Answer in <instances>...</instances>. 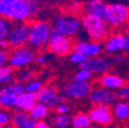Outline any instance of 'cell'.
<instances>
[{"instance_id": "60d3db41", "label": "cell", "mask_w": 129, "mask_h": 128, "mask_svg": "<svg viewBox=\"0 0 129 128\" xmlns=\"http://www.w3.org/2000/svg\"><path fill=\"white\" fill-rule=\"evenodd\" d=\"M7 47H9V43H8L7 38L0 40V49H6Z\"/></svg>"}, {"instance_id": "4316f807", "label": "cell", "mask_w": 129, "mask_h": 128, "mask_svg": "<svg viewBox=\"0 0 129 128\" xmlns=\"http://www.w3.org/2000/svg\"><path fill=\"white\" fill-rule=\"evenodd\" d=\"M11 27H12L11 21L0 15V40L7 38Z\"/></svg>"}, {"instance_id": "7c38bea8", "label": "cell", "mask_w": 129, "mask_h": 128, "mask_svg": "<svg viewBox=\"0 0 129 128\" xmlns=\"http://www.w3.org/2000/svg\"><path fill=\"white\" fill-rule=\"evenodd\" d=\"M37 101L40 104L45 105L49 110L55 109V107L64 102V95H59L57 90L52 86H43L37 92Z\"/></svg>"}, {"instance_id": "8992f818", "label": "cell", "mask_w": 129, "mask_h": 128, "mask_svg": "<svg viewBox=\"0 0 129 128\" xmlns=\"http://www.w3.org/2000/svg\"><path fill=\"white\" fill-rule=\"evenodd\" d=\"M106 21L112 28H120L129 22V6L115 2L108 4Z\"/></svg>"}, {"instance_id": "3957f363", "label": "cell", "mask_w": 129, "mask_h": 128, "mask_svg": "<svg viewBox=\"0 0 129 128\" xmlns=\"http://www.w3.org/2000/svg\"><path fill=\"white\" fill-rule=\"evenodd\" d=\"M51 25L46 21H35L31 23L30 37L28 45L34 50H40L47 46L51 32Z\"/></svg>"}, {"instance_id": "7bdbcfd3", "label": "cell", "mask_w": 129, "mask_h": 128, "mask_svg": "<svg viewBox=\"0 0 129 128\" xmlns=\"http://www.w3.org/2000/svg\"><path fill=\"white\" fill-rule=\"evenodd\" d=\"M34 1H36V2L40 3V2H44V1H45V0H34Z\"/></svg>"}, {"instance_id": "7a4b0ae2", "label": "cell", "mask_w": 129, "mask_h": 128, "mask_svg": "<svg viewBox=\"0 0 129 128\" xmlns=\"http://www.w3.org/2000/svg\"><path fill=\"white\" fill-rule=\"evenodd\" d=\"M82 28L91 40L100 42L105 41L111 31V26L106 19L87 13L82 18Z\"/></svg>"}, {"instance_id": "ba28073f", "label": "cell", "mask_w": 129, "mask_h": 128, "mask_svg": "<svg viewBox=\"0 0 129 128\" xmlns=\"http://www.w3.org/2000/svg\"><path fill=\"white\" fill-rule=\"evenodd\" d=\"M36 53L33 48L30 46H21L18 48H13L11 53L9 54L8 66L12 69H23L29 66L30 63L35 61Z\"/></svg>"}, {"instance_id": "ee69618b", "label": "cell", "mask_w": 129, "mask_h": 128, "mask_svg": "<svg viewBox=\"0 0 129 128\" xmlns=\"http://www.w3.org/2000/svg\"><path fill=\"white\" fill-rule=\"evenodd\" d=\"M127 80H128V81H129V74L127 75Z\"/></svg>"}, {"instance_id": "d6a6232c", "label": "cell", "mask_w": 129, "mask_h": 128, "mask_svg": "<svg viewBox=\"0 0 129 128\" xmlns=\"http://www.w3.org/2000/svg\"><path fill=\"white\" fill-rule=\"evenodd\" d=\"M13 79H14V75L12 72L2 74L0 76V85H7L13 81Z\"/></svg>"}, {"instance_id": "6da1fadb", "label": "cell", "mask_w": 129, "mask_h": 128, "mask_svg": "<svg viewBox=\"0 0 129 128\" xmlns=\"http://www.w3.org/2000/svg\"><path fill=\"white\" fill-rule=\"evenodd\" d=\"M39 4L34 0H0V15L11 22H28L35 17Z\"/></svg>"}, {"instance_id": "e0dca14e", "label": "cell", "mask_w": 129, "mask_h": 128, "mask_svg": "<svg viewBox=\"0 0 129 128\" xmlns=\"http://www.w3.org/2000/svg\"><path fill=\"white\" fill-rule=\"evenodd\" d=\"M99 84L103 87L112 90H118L120 87H122L125 84V81L122 77H120L117 74L106 72L103 75H101L99 79Z\"/></svg>"}, {"instance_id": "8d00e7d4", "label": "cell", "mask_w": 129, "mask_h": 128, "mask_svg": "<svg viewBox=\"0 0 129 128\" xmlns=\"http://www.w3.org/2000/svg\"><path fill=\"white\" fill-rule=\"evenodd\" d=\"M47 58H48V56L46 54H39L36 56L35 61L38 63V65H44V63H46V61H47Z\"/></svg>"}, {"instance_id": "7402d4cb", "label": "cell", "mask_w": 129, "mask_h": 128, "mask_svg": "<svg viewBox=\"0 0 129 128\" xmlns=\"http://www.w3.org/2000/svg\"><path fill=\"white\" fill-rule=\"evenodd\" d=\"M48 113H49V109H48L45 105L40 104V103H37L35 105V107L29 112L30 116L33 119H35L36 121L46 119L48 116Z\"/></svg>"}, {"instance_id": "d590c367", "label": "cell", "mask_w": 129, "mask_h": 128, "mask_svg": "<svg viewBox=\"0 0 129 128\" xmlns=\"http://www.w3.org/2000/svg\"><path fill=\"white\" fill-rule=\"evenodd\" d=\"M111 61L113 63H115V65H120V63L125 61V57H124V55H122L120 53H116V54H114V56L112 57Z\"/></svg>"}, {"instance_id": "603a6c76", "label": "cell", "mask_w": 129, "mask_h": 128, "mask_svg": "<svg viewBox=\"0 0 129 128\" xmlns=\"http://www.w3.org/2000/svg\"><path fill=\"white\" fill-rule=\"evenodd\" d=\"M25 91H26V85L24 83H21V82L9 83V84L4 85L3 87L0 88V92L17 95V97H19L21 93H23Z\"/></svg>"}, {"instance_id": "74e56055", "label": "cell", "mask_w": 129, "mask_h": 128, "mask_svg": "<svg viewBox=\"0 0 129 128\" xmlns=\"http://www.w3.org/2000/svg\"><path fill=\"white\" fill-rule=\"evenodd\" d=\"M51 124H49V122H47L45 119L37 121V124H36V128H49Z\"/></svg>"}, {"instance_id": "83f0119b", "label": "cell", "mask_w": 129, "mask_h": 128, "mask_svg": "<svg viewBox=\"0 0 129 128\" xmlns=\"http://www.w3.org/2000/svg\"><path fill=\"white\" fill-rule=\"evenodd\" d=\"M92 77H93V74L90 71H88L84 68H80V70L77 71L75 73V75L73 76V79L78 80V81L89 82L90 80H92Z\"/></svg>"}, {"instance_id": "5b68a950", "label": "cell", "mask_w": 129, "mask_h": 128, "mask_svg": "<svg viewBox=\"0 0 129 128\" xmlns=\"http://www.w3.org/2000/svg\"><path fill=\"white\" fill-rule=\"evenodd\" d=\"M74 46L75 44L72 40V37L63 35L52 28L51 35L47 44V48L50 52L59 56H64L70 54L74 50Z\"/></svg>"}, {"instance_id": "4fadbf2b", "label": "cell", "mask_w": 129, "mask_h": 128, "mask_svg": "<svg viewBox=\"0 0 129 128\" xmlns=\"http://www.w3.org/2000/svg\"><path fill=\"white\" fill-rule=\"evenodd\" d=\"M104 50L109 54H116L125 50V36L122 33L110 34L104 42Z\"/></svg>"}, {"instance_id": "484cf974", "label": "cell", "mask_w": 129, "mask_h": 128, "mask_svg": "<svg viewBox=\"0 0 129 128\" xmlns=\"http://www.w3.org/2000/svg\"><path fill=\"white\" fill-rule=\"evenodd\" d=\"M34 76H35L34 71L29 70V69H26V68H23L21 71L18 72L17 75H15V79H17L18 82L27 83V82L30 81V80L34 79Z\"/></svg>"}, {"instance_id": "44dd1931", "label": "cell", "mask_w": 129, "mask_h": 128, "mask_svg": "<svg viewBox=\"0 0 129 128\" xmlns=\"http://www.w3.org/2000/svg\"><path fill=\"white\" fill-rule=\"evenodd\" d=\"M92 125V121L88 113H78L72 117L71 126L73 128H89Z\"/></svg>"}, {"instance_id": "277c9868", "label": "cell", "mask_w": 129, "mask_h": 128, "mask_svg": "<svg viewBox=\"0 0 129 128\" xmlns=\"http://www.w3.org/2000/svg\"><path fill=\"white\" fill-rule=\"evenodd\" d=\"M52 25L53 29L57 30L59 33L69 37H75L82 28V20L73 14L60 13L54 17Z\"/></svg>"}, {"instance_id": "836d02e7", "label": "cell", "mask_w": 129, "mask_h": 128, "mask_svg": "<svg viewBox=\"0 0 129 128\" xmlns=\"http://www.w3.org/2000/svg\"><path fill=\"white\" fill-rule=\"evenodd\" d=\"M54 110H55V113L57 114H68L70 112V107L64 102H62V103H59Z\"/></svg>"}, {"instance_id": "9c48e42d", "label": "cell", "mask_w": 129, "mask_h": 128, "mask_svg": "<svg viewBox=\"0 0 129 128\" xmlns=\"http://www.w3.org/2000/svg\"><path fill=\"white\" fill-rule=\"evenodd\" d=\"M93 86L89 82L78 81V80H71L62 88V94L64 98L70 100H84L89 97Z\"/></svg>"}, {"instance_id": "f546056e", "label": "cell", "mask_w": 129, "mask_h": 128, "mask_svg": "<svg viewBox=\"0 0 129 128\" xmlns=\"http://www.w3.org/2000/svg\"><path fill=\"white\" fill-rule=\"evenodd\" d=\"M25 85H26V91L37 93L43 87V82L39 79H32L29 82H27Z\"/></svg>"}, {"instance_id": "9a60e30c", "label": "cell", "mask_w": 129, "mask_h": 128, "mask_svg": "<svg viewBox=\"0 0 129 128\" xmlns=\"http://www.w3.org/2000/svg\"><path fill=\"white\" fill-rule=\"evenodd\" d=\"M74 49L83 52L87 57H94V56H100L104 47L100 41L92 40L91 42H87L85 40H82L75 44Z\"/></svg>"}, {"instance_id": "ffe728a7", "label": "cell", "mask_w": 129, "mask_h": 128, "mask_svg": "<svg viewBox=\"0 0 129 128\" xmlns=\"http://www.w3.org/2000/svg\"><path fill=\"white\" fill-rule=\"evenodd\" d=\"M114 117L119 121H126L129 119V103L125 101H120L116 103L113 108Z\"/></svg>"}, {"instance_id": "4dcf8cb0", "label": "cell", "mask_w": 129, "mask_h": 128, "mask_svg": "<svg viewBox=\"0 0 129 128\" xmlns=\"http://www.w3.org/2000/svg\"><path fill=\"white\" fill-rule=\"evenodd\" d=\"M69 59L72 63H75V65H81V63H83L86 59H87V56L81 52V51H78V50H73L70 55H69Z\"/></svg>"}, {"instance_id": "ac0fdd59", "label": "cell", "mask_w": 129, "mask_h": 128, "mask_svg": "<svg viewBox=\"0 0 129 128\" xmlns=\"http://www.w3.org/2000/svg\"><path fill=\"white\" fill-rule=\"evenodd\" d=\"M108 4L104 0H87L84 4V10L87 14H92L95 17L106 18Z\"/></svg>"}, {"instance_id": "e575fe53", "label": "cell", "mask_w": 129, "mask_h": 128, "mask_svg": "<svg viewBox=\"0 0 129 128\" xmlns=\"http://www.w3.org/2000/svg\"><path fill=\"white\" fill-rule=\"evenodd\" d=\"M8 59H9V54L4 49L0 50V66L8 65Z\"/></svg>"}, {"instance_id": "1f68e13d", "label": "cell", "mask_w": 129, "mask_h": 128, "mask_svg": "<svg viewBox=\"0 0 129 128\" xmlns=\"http://www.w3.org/2000/svg\"><path fill=\"white\" fill-rule=\"evenodd\" d=\"M116 93L119 101L129 102V84H124L116 91Z\"/></svg>"}, {"instance_id": "d6986e66", "label": "cell", "mask_w": 129, "mask_h": 128, "mask_svg": "<svg viewBox=\"0 0 129 128\" xmlns=\"http://www.w3.org/2000/svg\"><path fill=\"white\" fill-rule=\"evenodd\" d=\"M38 103L37 101V93L33 92H28L25 91L21 93L18 97L17 101V107L21 108L25 112H29L35 107V105Z\"/></svg>"}, {"instance_id": "d4e9b609", "label": "cell", "mask_w": 129, "mask_h": 128, "mask_svg": "<svg viewBox=\"0 0 129 128\" xmlns=\"http://www.w3.org/2000/svg\"><path fill=\"white\" fill-rule=\"evenodd\" d=\"M72 118L68 114H57L51 120V126L55 128H67L71 126Z\"/></svg>"}, {"instance_id": "5bb4252c", "label": "cell", "mask_w": 129, "mask_h": 128, "mask_svg": "<svg viewBox=\"0 0 129 128\" xmlns=\"http://www.w3.org/2000/svg\"><path fill=\"white\" fill-rule=\"evenodd\" d=\"M111 66V61L105 57H87V59L81 63L79 67L84 68L88 71H90L93 75H103L104 73L108 72Z\"/></svg>"}, {"instance_id": "30bf717a", "label": "cell", "mask_w": 129, "mask_h": 128, "mask_svg": "<svg viewBox=\"0 0 129 128\" xmlns=\"http://www.w3.org/2000/svg\"><path fill=\"white\" fill-rule=\"evenodd\" d=\"M117 100L118 98L115 90L103 87L101 85L93 87L88 97V101L92 106H100V105L113 106L116 104Z\"/></svg>"}, {"instance_id": "cb8c5ba5", "label": "cell", "mask_w": 129, "mask_h": 128, "mask_svg": "<svg viewBox=\"0 0 129 128\" xmlns=\"http://www.w3.org/2000/svg\"><path fill=\"white\" fill-rule=\"evenodd\" d=\"M17 95H12L8 93L0 92V107L7 109V110H13L17 107Z\"/></svg>"}, {"instance_id": "52a82bcc", "label": "cell", "mask_w": 129, "mask_h": 128, "mask_svg": "<svg viewBox=\"0 0 129 128\" xmlns=\"http://www.w3.org/2000/svg\"><path fill=\"white\" fill-rule=\"evenodd\" d=\"M31 23L28 22H17L14 23L9 31L7 40L10 48H18L21 46L28 45L30 37Z\"/></svg>"}, {"instance_id": "8fae6325", "label": "cell", "mask_w": 129, "mask_h": 128, "mask_svg": "<svg viewBox=\"0 0 129 128\" xmlns=\"http://www.w3.org/2000/svg\"><path fill=\"white\" fill-rule=\"evenodd\" d=\"M88 115L92 121V124L96 126H109L114 122V113L110 106L100 105L93 106L88 112Z\"/></svg>"}, {"instance_id": "f6af8a7d", "label": "cell", "mask_w": 129, "mask_h": 128, "mask_svg": "<svg viewBox=\"0 0 129 128\" xmlns=\"http://www.w3.org/2000/svg\"><path fill=\"white\" fill-rule=\"evenodd\" d=\"M128 68H129V66H128Z\"/></svg>"}, {"instance_id": "f1b7e54d", "label": "cell", "mask_w": 129, "mask_h": 128, "mask_svg": "<svg viewBox=\"0 0 129 128\" xmlns=\"http://www.w3.org/2000/svg\"><path fill=\"white\" fill-rule=\"evenodd\" d=\"M11 116H12V113L10 112V110L0 107V127H5L10 125Z\"/></svg>"}, {"instance_id": "2e32d148", "label": "cell", "mask_w": 129, "mask_h": 128, "mask_svg": "<svg viewBox=\"0 0 129 128\" xmlns=\"http://www.w3.org/2000/svg\"><path fill=\"white\" fill-rule=\"evenodd\" d=\"M37 121L33 119L28 112H13L10 126L14 128H36Z\"/></svg>"}, {"instance_id": "f35d334b", "label": "cell", "mask_w": 129, "mask_h": 128, "mask_svg": "<svg viewBox=\"0 0 129 128\" xmlns=\"http://www.w3.org/2000/svg\"><path fill=\"white\" fill-rule=\"evenodd\" d=\"M124 36H125V50L124 51L129 54V30L125 32Z\"/></svg>"}, {"instance_id": "ab89813d", "label": "cell", "mask_w": 129, "mask_h": 128, "mask_svg": "<svg viewBox=\"0 0 129 128\" xmlns=\"http://www.w3.org/2000/svg\"><path fill=\"white\" fill-rule=\"evenodd\" d=\"M9 72H12V68L10 66H0V76Z\"/></svg>"}, {"instance_id": "b9f144b4", "label": "cell", "mask_w": 129, "mask_h": 128, "mask_svg": "<svg viewBox=\"0 0 129 128\" xmlns=\"http://www.w3.org/2000/svg\"><path fill=\"white\" fill-rule=\"evenodd\" d=\"M69 8H70V10L71 11H77L79 8H80V4L78 3V2H76V1H74V2H72L71 4H70V6H69Z\"/></svg>"}]
</instances>
